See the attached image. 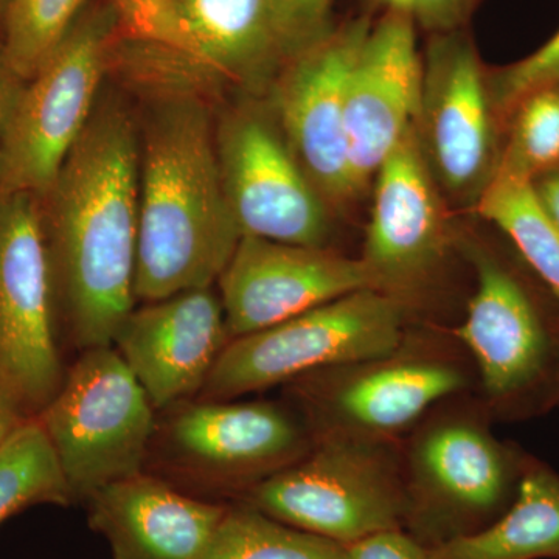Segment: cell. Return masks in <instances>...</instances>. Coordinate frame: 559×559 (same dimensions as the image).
I'll use <instances>...</instances> for the list:
<instances>
[{"mask_svg": "<svg viewBox=\"0 0 559 559\" xmlns=\"http://www.w3.org/2000/svg\"><path fill=\"white\" fill-rule=\"evenodd\" d=\"M407 305L360 289L223 349L198 400L229 401L314 371L381 358L403 344Z\"/></svg>", "mask_w": 559, "mask_h": 559, "instance_id": "4", "label": "cell"}, {"mask_svg": "<svg viewBox=\"0 0 559 559\" xmlns=\"http://www.w3.org/2000/svg\"><path fill=\"white\" fill-rule=\"evenodd\" d=\"M469 260L477 285L455 336L476 359L489 395L507 399L538 380L549 340L520 280L487 250L471 246Z\"/></svg>", "mask_w": 559, "mask_h": 559, "instance_id": "18", "label": "cell"}, {"mask_svg": "<svg viewBox=\"0 0 559 559\" xmlns=\"http://www.w3.org/2000/svg\"><path fill=\"white\" fill-rule=\"evenodd\" d=\"M229 342L219 294L204 288L134 308L112 345L162 412L200 395Z\"/></svg>", "mask_w": 559, "mask_h": 559, "instance_id": "16", "label": "cell"}, {"mask_svg": "<svg viewBox=\"0 0 559 559\" xmlns=\"http://www.w3.org/2000/svg\"><path fill=\"white\" fill-rule=\"evenodd\" d=\"M218 286L230 341L356 290L374 289L360 259L248 235L238 242Z\"/></svg>", "mask_w": 559, "mask_h": 559, "instance_id": "14", "label": "cell"}, {"mask_svg": "<svg viewBox=\"0 0 559 559\" xmlns=\"http://www.w3.org/2000/svg\"><path fill=\"white\" fill-rule=\"evenodd\" d=\"M31 418L20 395L0 377V448L13 436L14 430Z\"/></svg>", "mask_w": 559, "mask_h": 559, "instance_id": "32", "label": "cell"}, {"mask_svg": "<svg viewBox=\"0 0 559 559\" xmlns=\"http://www.w3.org/2000/svg\"><path fill=\"white\" fill-rule=\"evenodd\" d=\"M120 25L132 38L198 61L197 49L180 16V0H110Z\"/></svg>", "mask_w": 559, "mask_h": 559, "instance_id": "27", "label": "cell"}, {"mask_svg": "<svg viewBox=\"0 0 559 559\" xmlns=\"http://www.w3.org/2000/svg\"><path fill=\"white\" fill-rule=\"evenodd\" d=\"M267 3L286 61L336 27L331 22L334 0H267Z\"/></svg>", "mask_w": 559, "mask_h": 559, "instance_id": "29", "label": "cell"}, {"mask_svg": "<svg viewBox=\"0 0 559 559\" xmlns=\"http://www.w3.org/2000/svg\"><path fill=\"white\" fill-rule=\"evenodd\" d=\"M419 496L443 509L480 514L506 496L509 462L498 441L473 419L452 418L425 430L412 451Z\"/></svg>", "mask_w": 559, "mask_h": 559, "instance_id": "19", "label": "cell"}, {"mask_svg": "<svg viewBox=\"0 0 559 559\" xmlns=\"http://www.w3.org/2000/svg\"><path fill=\"white\" fill-rule=\"evenodd\" d=\"M90 525L112 559H205L229 507L194 498L150 473L86 500Z\"/></svg>", "mask_w": 559, "mask_h": 559, "instance_id": "17", "label": "cell"}, {"mask_svg": "<svg viewBox=\"0 0 559 559\" xmlns=\"http://www.w3.org/2000/svg\"><path fill=\"white\" fill-rule=\"evenodd\" d=\"M221 178L242 237L325 248L330 205L290 151L275 117L241 108L215 132Z\"/></svg>", "mask_w": 559, "mask_h": 559, "instance_id": "11", "label": "cell"}, {"mask_svg": "<svg viewBox=\"0 0 559 559\" xmlns=\"http://www.w3.org/2000/svg\"><path fill=\"white\" fill-rule=\"evenodd\" d=\"M371 186L373 204L360 260L374 289L407 305V297L440 266L451 241L443 193L415 128L382 162Z\"/></svg>", "mask_w": 559, "mask_h": 559, "instance_id": "13", "label": "cell"}, {"mask_svg": "<svg viewBox=\"0 0 559 559\" xmlns=\"http://www.w3.org/2000/svg\"><path fill=\"white\" fill-rule=\"evenodd\" d=\"M13 79V73L7 68L2 49H0V132H2L3 123H5L7 116H9L11 103H13L14 95H16V92L11 90V80Z\"/></svg>", "mask_w": 559, "mask_h": 559, "instance_id": "34", "label": "cell"}, {"mask_svg": "<svg viewBox=\"0 0 559 559\" xmlns=\"http://www.w3.org/2000/svg\"><path fill=\"white\" fill-rule=\"evenodd\" d=\"M119 14L112 3L81 14L49 61L14 95L0 132V194L43 198L86 130Z\"/></svg>", "mask_w": 559, "mask_h": 559, "instance_id": "6", "label": "cell"}, {"mask_svg": "<svg viewBox=\"0 0 559 559\" xmlns=\"http://www.w3.org/2000/svg\"><path fill=\"white\" fill-rule=\"evenodd\" d=\"M555 399L559 400V378L557 382V395H555Z\"/></svg>", "mask_w": 559, "mask_h": 559, "instance_id": "35", "label": "cell"}, {"mask_svg": "<svg viewBox=\"0 0 559 559\" xmlns=\"http://www.w3.org/2000/svg\"><path fill=\"white\" fill-rule=\"evenodd\" d=\"M439 559H559V477L532 469L516 500L491 527L457 535L436 550Z\"/></svg>", "mask_w": 559, "mask_h": 559, "instance_id": "21", "label": "cell"}, {"mask_svg": "<svg viewBox=\"0 0 559 559\" xmlns=\"http://www.w3.org/2000/svg\"><path fill=\"white\" fill-rule=\"evenodd\" d=\"M370 14L336 25L285 62L275 80L274 117L290 151L329 205L359 198L349 162L347 87Z\"/></svg>", "mask_w": 559, "mask_h": 559, "instance_id": "12", "label": "cell"}, {"mask_svg": "<svg viewBox=\"0 0 559 559\" xmlns=\"http://www.w3.org/2000/svg\"><path fill=\"white\" fill-rule=\"evenodd\" d=\"M180 16L205 68L250 83L285 66L267 0H180Z\"/></svg>", "mask_w": 559, "mask_h": 559, "instance_id": "20", "label": "cell"}, {"mask_svg": "<svg viewBox=\"0 0 559 559\" xmlns=\"http://www.w3.org/2000/svg\"><path fill=\"white\" fill-rule=\"evenodd\" d=\"M499 130L473 39L463 31L430 35L415 134L441 193L477 204L498 167Z\"/></svg>", "mask_w": 559, "mask_h": 559, "instance_id": "9", "label": "cell"}, {"mask_svg": "<svg viewBox=\"0 0 559 559\" xmlns=\"http://www.w3.org/2000/svg\"><path fill=\"white\" fill-rule=\"evenodd\" d=\"M241 237L207 110L193 98L164 103L140 143L135 300L213 288Z\"/></svg>", "mask_w": 559, "mask_h": 559, "instance_id": "2", "label": "cell"}, {"mask_svg": "<svg viewBox=\"0 0 559 559\" xmlns=\"http://www.w3.org/2000/svg\"><path fill=\"white\" fill-rule=\"evenodd\" d=\"M506 128L492 179L533 183L559 170V80L525 95Z\"/></svg>", "mask_w": 559, "mask_h": 559, "instance_id": "25", "label": "cell"}, {"mask_svg": "<svg viewBox=\"0 0 559 559\" xmlns=\"http://www.w3.org/2000/svg\"><path fill=\"white\" fill-rule=\"evenodd\" d=\"M312 443L307 425L278 404L187 400L157 412L145 473L194 498L242 496Z\"/></svg>", "mask_w": 559, "mask_h": 559, "instance_id": "3", "label": "cell"}, {"mask_svg": "<svg viewBox=\"0 0 559 559\" xmlns=\"http://www.w3.org/2000/svg\"><path fill=\"white\" fill-rule=\"evenodd\" d=\"M205 559H349L347 546L267 516L248 503L229 507Z\"/></svg>", "mask_w": 559, "mask_h": 559, "instance_id": "24", "label": "cell"}, {"mask_svg": "<svg viewBox=\"0 0 559 559\" xmlns=\"http://www.w3.org/2000/svg\"><path fill=\"white\" fill-rule=\"evenodd\" d=\"M75 503L38 418L27 419L0 448V524L33 506Z\"/></svg>", "mask_w": 559, "mask_h": 559, "instance_id": "23", "label": "cell"}, {"mask_svg": "<svg viewBox=\"0 0 559 559\" xmlns=\"http://www.w3.org/2000/svg\"><path fill=\"white\" fill-rule=\"evenodd\" d=\"M371 10L404 14L430 35L463 31L479 0H364Z\"/></svg>", "mask_w": 559, "mask_h": 559, "instance_id": "30", "label": "cell"}, {"mask_svg": "<svg viewBox=\"0 0 559 559\" xmlns=\"http://www.w3.org/2000/svg\"><path fill=\"white\" fill-rule=\"evenodd\" d=\"M540 207L559 231V170L547 173L533 182Z\"/></svg>", "mask_w": 559, "mask_h": 559, "instance_id": "33", "label": "cell"}, {"mask_svg": "<svg viewBox=\"0 0 559 559\" xmlns=\"http://www.w3.org/2000/svg\"><path fill=\"white\" fill-rule=\"evenodd\" d=\"M66 371L38 198L0 194V377L36 417Z\"/></svg>", "mask_w": 559, "mask_h": 559, "instance_id": "8", "label": "cell"}, {"mask_svg": "<svg viewBox=\"0 0 559 559\" xmlns=\"http://www.w3.org/2000/svg\"><path fill=\"white\" fill-rule=\"evenodd\" d=\"M421 83L417 25L404 14L384 11L371 21L348 79L349 162L359 197L414 130Z\"/></svg>", "mask_w": 559, "mask_h": 559, "instance_id": "15", "label": "cell"}, {"mask_svg": "<svg viewBox=\"0 0 559 559\" xmlns=\"http://www.w3.org/2000/svg\"><path fill=\"white\" fill-rule=\"evenodd\" d=\"M349 559H439L399 528L374 533L347 546Z\"/></svg>", "mask_w": 559, "mask_h": 559, "instance_id": "31", "label": "cell"}, {"mask_svg": "<svg viewBox=\"0 0 559 559\" xmlns=\"http://www.w3.org/2000/svg\"><path fill=\"white\" fill-rule=\"evenodd\" d=\"M280 522L342 546L399 528L409 509L399 468L378 440L316 439L307 455L241 496Z\"/></svg>", "mask_w": 559, "mask_h": 559, "instance_id": "7", "label": "cell"}, {"mask_svg": "<svg viewBox=\"0 0 559 559\" xmlns=\"http://www.w3.org/2000/svg\"><path fill=\"white\" fill-rule=\"evenodd\" d=\"M140 143L117 105L95 108L43 198L61 341L108 347L135 308Z\"/></svg>", "mask_w": 559, "mask_h": 559, "instance_id": "1", "label": "cell"}, {"mask_svg": "<svg viewBox=\"0 0 559 559\" xmlns=\"http://www.w3.org/2000/svg\"><path fill=\"white\" fill-rule=\"evenodd\" d=\"M558 80L559 31L524 60L487 73L489 100L500 127L525 95Z\"/></svg>", "mask_w": 559, "mask_h": 559, "instance_id": "28", "label": "cell"}, {"mask_svg": "<svg viewBox=\"0 0 559 559\" xmlns=\"http://www.w3.org/2000/svg\"><path fill=\"white\" fill-rule=\"evenodd\" d=\"M457 364L432 352L404 348L353 366L289 382L312 440H378L409 428L429 407L465 388Z\"/></svg>", "mask_w": 559, "mask_h": 559, "instance_id": "10", "label": "cell"}, {"mask_svg": "<svg viewBox=\"0 0 559 559\" xmlns=\"http://www.w3.org/2000/svg\"><path fill=\"white\" fill-rule=\"evenodd\" d=\"M36 418L75 503L145 473L157 411L114 345L80 353Z\"/></svg>", "mask_w": 559, "mask_h": 559, "instance_id": "5", "label": "cell"}, {"mask_svg": "<svg viewBox=\"0 0 559 559\" xmlns=\"http://www.w3.org/2000/svg\"><path fill=\"white\" fill-rule=\"evenodd\" d=\"M474 209L513 241L559 300V231L540 207L533 183L491 179Z\"/></svg>", "mask_w": 559, "mask_h": 559, "instance_id": "22", "label": "cell"}, {"mask_svg": "<svg viewBox=\"0 0 559 559\" xmlns=\"http://www.w3.org/2000/svg\"><path fill=\"white\" fill-rule=\"evenodd\" d=\"M87 0H3L2 55L14 79L28 81L80 20Z\"/></svg>", "mask_w": 559, "mask_h": 559, "instance_id": "26", "label": "cell"}]
</instances>
